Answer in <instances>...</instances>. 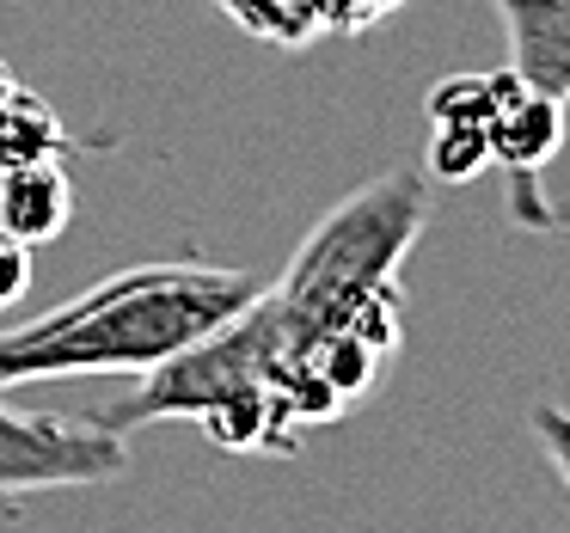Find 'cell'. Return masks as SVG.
I'll return each mask as SVG.
<instances>
[{"instance_id": "13", "label": "cell", "mask_w": 570, "mask_h": 533, "mask_svg": "<svg viewBox=\"0 0 570 533\" xmlns=\"http://www.w3.org/2000/svg\"><path fill=\"white\" fill-rule=\"evenodd\" d=\"M533 442H540L546 466L558 472V484L570 491V411L564 405H540V411H533Z\"/></svg>"}, {"instance_id": "15", "label": "cell", "mask_w": 570, "mask_h": 533, "mask_svg": "<svg viewBox=\"0 0 570 533\" xmlns=\"http://www.w3.org/2000/svg\"><path fill=\"white\" fill-rule=\"evenodd\" d=\"M13 87H19V80H13V68L0 62V105H7V92H13Z\"/></svg>"}, {"instance_id": "7", "label": "cell", "mask_w": 570, "mask_h": 533, "mask_svg": "<svg viewBox=\"0 0 570 533\" xmlns=\"http://www.w3.org/2000/svg\"><path fill=\"white\" fill-rule=\"evenodd\" d=\"M75 221V178L62 160H38V166H13L0 172V227L19 234L31 251L68 234Z\"/></svg>"}, {"instance_id": "9", "label": "cell", "mask_w": 570, "mask_h": 533, "mask_svg": "<svg viewBox=\"0 0 570 533\" xmlns=\"http://www.w3.org/2000/svg\"><path fill=\"white\" fill-rule=\"evenodd\" d=\"M209 7H222L246 38L276 43V50H307L313 38H325L320 0H209Z\"/></svg>"}, {"instance_id": "3", "label": "cell", "mask_w": 570, "mask_h": 533, "mask_svg": "<svg viewBox=\"0 0 570 533\" xmlns=\"http://www.w3.org/2000/svg\"><path fill=\"white\" fill-rule=\"evenodd\" d=\"M283 368H288V337H283V319H276L271 295L258 288L252 307H239L234 319L215 325L209 337H197V344H185L178 356H166L160 368L136 374V393L99 405L92 417L111 423L117 435L148 430V423H166V417L197 423L215 398L239 393V386H252V381L276 386Z\"/></svg>"}, {"instance_id": "10", "label": "cell", "mask_w": 570, "mask_h": 533, "mask_svg": "<svg viewBox=\"0 0 570 533\" xmlns=\"http://www.w3.org/2000/svg\"><path fill=\"white\" fill-rule=\"evenodd\" d=\"M515 68L503 75H448L430 92V124H491V111L515 92Z\"/></svg>"}, {"instance_id": "12", "label": "cell", "mask_w": 570, "mask_h": 533, "mask_svg": "<svg viewBox=\"0 0 570 533\" xmlns=\"http://www.w3.org/2000/svg\"><path fill=\"white\" fill-rule=\"evenodd\" d=\"M405 0H320L325 13V31H337V38H356V31H374L381 19H393Z\"/></svg>"}, {"instance_id": "4", "label": "cell", "mask_w": 570, "mask_h": 533, "mask_svg": "<svg viewBox=\"0 0 570 533\" xmlns=\"http://www.w3.org/2000/svg\"><path fill=\"white\" fill-rule=\"evenodd\" d=\"M129 472V435L92 411H19L0 398V509L43 491L111 484Z\"/></svg>"}, {"instance_id": "14", "label": "cell", "mask_w": 570, "mask_h": 533, "mask_svg": "<svg viewBox=\"0 0 570 533\" xmlns=\"http://www.w3.org/2000/svg\"><path fill=\"white\" fill-rule=\"evenodd\" d=\"M26 288H31V246L19 234H7V227H0V313L19 307V300H26Z\"/></svg>"}, {"instance_id": "5", "label": "cell", "mask_w": 570, "mask_h": 533, "mask_svg": "<svg viewBox=\"0 0 570 533\" xmlns=\"http://www.w3.org/2000/svg\"><path fill=\"white\" fill-rule=\"evenodd\" d=\"M564 136H570L564 99L533 92L528 80H515V92L491 111L484 141H491V166L509 172V221H521V227H552L558 221V209L540 203V172L558 160Z\"/></svg>"}, {"instance_id": "6", "label": "cell", "mask_w": 570, "mask_h": 533, "mask_svg": "<svg viewBox=\"0 0 570 533\" xmlns=\"http://www.w3.org/2000/svg\"><path fill=\"white\" fill-rule=\"evenodd\" d=\"M509 31V68L570 105V0H491Z\"/></svg>"}, {"instance_id": "11", "label": "cell", "mask_w": 570, "mask_h": 533, "mask_svg": "<svg viewBox=\"0 0 570 533\" xmlns=\"http://www.w3.org/2000/svg\"><path fill=\"white\" fill-rule=\"evenodd\" d=\"M491 166V141H484V124H435L430 148H423V172L435 185H472V178Z\"/></svg>"}, {"instance_id": "8", "label": "cell", "mask_w": 570, "mask_h": 533, "mask_svg": "<svg viewBox=\"0 0 570 533\" xmlns=\"http://www.w3.org/2000/svg\"><path fill=\"white\" fill-rule=\"evenodd\" d=\"M68 148H75L68 117L56 111L43 92H31V87L7 92V105H0V172L38 166V160H62Z\"/></svg>"}, {"instance_id": "1", "label": "cell", "mask_w": 570, "mask_h": 533, "mask_svg": "<svg viewBox=\"0 0 570 533\" xmlns=\"http://www.w3.org/2000/svg\"><path fill=\"white\" fill-rule=\"evenodd\" d=\"M258 276L227 264H129L75 300L0 332V393L68 374H148L258 300Z\"/></svg>"}, {"instance_id": "2", "label": "cell", "mask_w": 570, "mask_h": 533, "mask_svg": "<svg viewBox=\"0 0 570 533\" xmlns=\"http://www.w3.org/2000/svg\"><path fill=\"white\" fill-rule=\"evenodd\" d=\"M423 221H430V178L411 166L368 178L313 221V234L283 264V283L264 288L283 319L288 362H307V349L332 332H356L393 356L405 332L399 264L411 258Z\"/></svg>"}]
</instances>
